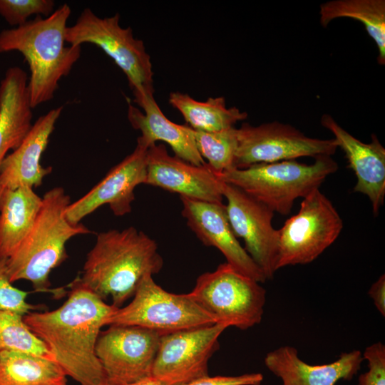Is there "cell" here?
Segmentation results:
<instances>
[{"label":"cell","mask_w":385,"mask_h":385,"mask_svg":"<svg viewBox=\"0 0 385 385\" xmlns=\"http://www.w3.org/2000/svg\"><path fill=\"white\" fill-rule=\"evenodd\" d=\"M116 309L90 290L78 276L70 284L68 298L61 307L31 312L24 320L66 376L80 385H109L95 347L101 328Z\"/></svg>","instance_id":"cell-1"},{"label":"cell","mask_w":385,"mask_h":385,"mask_svg":"<svg viewBox=\"0 0 385 385\" xmlns=\"http://www.w3.org/2000/svg\"><path fill=\"white\" fill-rule=\"evenodd\" d=\"M163 259L155 241L130 226L97 235L83 265L81 282L105 301L120 308L133 297L143 277L158 273Z\"/></svg>","instance_id":"cell-2"},{"label":"cell","mask_w":385,"mask_h":385,"mask_svg":"<svg viewBox=\"0 0 385 385\" xmlns=\"http://www.w3.org/2000/svg\"><path fill=\"white\" fill-rule=\"evenodd\" d=\"M71 8L62 4L48 16L0 32V53L20 52L29 64L28 82L33 108L51 101L60 80L68 75L81 56V46H66Z\"/></svg>","instance_id":"cell-3"},{"label":"cell","mask_w":385,"mask_h":385,"mask_svg":"<svg viewBox=\"0 0 385 385\" xmlns=\"http://www.w3.org/2000/svg\"><path fill=\"white\" fill-rule=\"evenodd\" d=\"M70 197L61 187L48 190L36 222L21 245L6 260L11 282L29 281L37 292H51L61 297L63 288H50L51 271L64 262L66 245L74 236L91 231L81 223L73 224L66 217Z\"/></svg>","instance_id":"cell-4"},{"label":"cell","mask_w":385,"mask_h":385,"mask_svg":"<svg viewBox=\"0 0 385 385\" xmlns=\"http://www.w3.org/2000/svg\"><path fill=\"white\" fill-rule=\"evenodd\" d=\"M308 165L295 160L233 168L218 175L219 179L242 190L273 212L288 215L294 200L319 188L327 176L338 170L332 156H319Z\"/></svg>","instance_id":"cell-5"},{"label":"cell","mask_w":385,"mask_h":385,"mask_svg":"<svg viewBox=\"0 0 385 385\" xmlns=\"http://www.w3.org/2000/svg\"><path fill=\"white\" fill-rule=\"evenodd\" d=\"M66 43H88L101 48L125 74L134 98L154 93L150 56L143 41L135 38L130 27L120 24V15L101 18L86 8L76 23L67 26Z\"/></svg>","instance_id":"cell-6"},{"label":"cell","mask_w":385,"mask_h":385,"mask_svg":"<svg viewBox=\"0 0 385 385\" xmlns=\"http://www.w3.org/2000/svg\"><path fill=\"white\" fill-rule=\"evenodd\" d=\"M188 294L215 323L227 327L246 330L262 319L265 289L227 262L200 274Z\"/></svg>","instance_id":"cell-7"},{"label":"cell","mask_w":385,"mask_h":385,"mask_svg":"<svg viewBox=\"0 0 385 385\" xmlns=\"http://www.w3.org/2000/svg\"><path fill=\"white\" fill-rule=\"evenodd\" d=\"M342 228L343 221L332 202L319 188L314 190L279 230L276 270L313 262L333 244Z\"/></svg>","instance_id":"cell-8"},{"label":"cell","mask_w":385,"mask_h":385,"mask_svg":"<svg viewBox=\"0 0 385 385\" xmlns=\"http://www.w3.org/2000/svg\"><path fill=\"white\" fill-rule=\"evenodd\" d=\"M215 323L188 294L168 292L159 286L152 274L143 277L132 301L117 308L107 325H134L160 333L198 328Z\"/></svg>","instance_id":"cell-9"},{"label":"cell","mask_w":385,"mask_h":385,"mask_svg":"<svg viewBox=\"0 0 385 385\" xmlns=\"http://www.w3.org/2000/svg\"><path fill=\"white\" fill-rule=\"evenodd\" d=\"M237 135L234 168L238 169L301 157L332 156L338 148L334 138H310L294 126L278 121L257 126L244 123L237 129Z\"/></svg>","instance_id":"cell-10"},{"label":"cell","mask_w":385,"mask_h":385,"mask_svg":"<svg viewBox=\"0 0 385 385\" xmlns=\"http://www.w3.org/2000/svg\"><path fill=\"white\" fill-rule=\"evenodd\" d=\"M227 328L213 324L161 335L151 376L162 385H185L208 376V361Z\"/></svg>","instance_id":"cell-11"},{"label":"cell","mask_w":385,"mask_h":385,"mask_svg":"<svg viewBox=\"0 0 385 385\" xmlns=\"http://www.w3.org/2000/svg\"><path fill=\"white\" fill-rule=\"evenodd\" d=\"M101 331L95 352L109 385L151 376L161 334L134 325L111 324Z\"/></svg>","instance_id":"cell-12"},{"label":"cell","mask_w":385,"mask_h":385,"mask_svg":"<svg viewBox=\"0 0 385 385\" xmlns=\"http://www.w3.org/2000/svg\"><path fill=\"white\" fill-rule=\"evenodd\" d=\"M222 195L235 235L243 240L245 251L267 280L272 279L277 271L279 246V230L272 224L274 212L232 185L223 183Z\"/></svg>","instance_id":"cell-13"},{"label":"cell","mask_w":385,"mask_h":385,"mask_svg":"<svg viewBox=\"0 0 385 385\" xmlns=\"http://www.w3.org/2000/svg\"><path fill=\"white\" fill-rule=\"evenodd\" d=\"M150 148L140 137L133 151L112 168L106 175L86 195L66 210V217L73 224L103 205H108L115 216L131 212L135 200L134 190L144 184L146 177L147 155Z\"/></svg>","instance_id":"cell-14"},{"label":"cell","mask_w":385,"mask_h":385,"mask_svg":"<svg viewBox=\"0 0 385 385\" xmlns=\"http://www.w3.org/2000/svg\"><path fill=\"white\" fill-rule=\"evenodd\" d=\"M144 184L204 202L222 204L224 198L223 183L207 164L195 165L172 156L163 144L148 148Z\"/></svg>","instance_id":"cell-15"},{"label":"cell","mask_w":385,"mask_h":385,"mask_svg":"<svg viewBox=\"0 0 385 385\" xmlns=\"http://www.w3.org/2000/svg\"><path fill=\"white\" fill-rule=\"evenodd\" d=\"M182 215L188 226L206 246L217 248L226 262L242 274L265 282L267 279L245 248L240 244L227 219L223 204L180 197Z\"/></svg>","instance_id":"cell-16"},{"label":"cell","mask_w":385,"mask_h":385,"mask_svg":"<svg viewBox=\"0 0 385 385\" xmlns=\"http://www.w3.org/2000/svg\"><path fill=\"white\" fill-rule=\"evenodd\" d=\"M321 125L334 135L337 147L345 153L356 177L354 191L366 195L377 215L385 196V149L377 136L371 135V142L365 143L341 127L333 117L324 114Z\"/></svg>","instance_id":"cell-17"},{"label":"cell","mask_w":385,"mask_h":385,"mask_svg":"<svg viewBox=\"0 0 385 385\" xmlns=\"http://www.w3.org/2000/svg\"><path fill=\"white\" fill-rule=\"evenodd\" d=\"M364 359L359 350L342 352L329 364L312 365L299 356L292 346H282L268 352L264 363L282 381L280 385H335L350 381L357 374Z\"/></svg>","instance_id":"cell-18"},{"label":"cell","mask_w":385,"mask_h":385,"mask_svg":"<svg viewBox=\"0 0 385 385\" xmlns=\"http://www.w3.org/2000/svg\"><path fill=\"white\" fill-rule=\"evenodd\" d=\"M63 106L49 111L34 123L20 145L8 154L0 167V188L39 187L51 167H43L41 158L49 142Z\"/></svg>","instance_id":"cell-19"},{"label":"cell","mask_w":385,"mask_h":385,"mask_svg":"<svg viewBox=\"0 0 385 385\" xmlns=\"http://www.w3.org/2000/svg\"><path fill=\"white\" fill-rule=\"evenodd\" d=\"M143 110L128 105V119L132 127L141 133L140 138L151 146L157 141L168 144L178 158L195 165H206L196 149L190 127L170 120L162 112L154 96L147 94L134 98Z\"/></svg>","instance_id":"cell-20"},{"label":"cell","mask_w":385,"mask_h":385,"mask_svg":"<svg viewBox=\"0 0 385 385\" xmlns=\"http://www.w3.org/2000/svg\"><path fill=\"white\" fill-rule=\"evenodd\" d=\"M28 82L27 73L19 66L9 68L0 82V167L33 125Z\"/></svg>","instance_id":"cell-21"},{"label":"cell","mask_w":385,"mask_h":385,"mask_svg":"<svg viewBox=\"0 0 385 385\" xmlns=\"http://www.w3.org/2000/svg\"><path fill=\"white\" fill-rule=\"evenodd\" d=\"M42 205L34 188L4 189L0 199V259H8L31 232Z\"/></svg>","instance_id":"cell-22"},{"label":"cell","mask_w":385,"mask_h":385,"mask_svg":"<svg viewBox=\"0 0 385 385\" xmlns=\"http://www.w3.org/2000/svg\"><path fill=\"white\" fill-rule=\"evenodd\" d=\"M339 18L356 19L364 25L377 46L378 63L384 66L385 1L332 0L320 4L319 22L323 27Z\"/></svg>","instance_id":"cell-23"},{"label":"cell","mask_w":385,"mask_h":385,"mask_svg":"<svg viewBox=\"0 0 385 385\" xmlns=\"http://www.w3.org/2000/svg\"><path fill=\"white\" fill-rule=\"evenodd\" d=\"M169 103L183 115L189 126L196 130L216 132L234 127L247 118V114L237 107L227 108L223 97L198 101L187 93L172 92Z\"/></svg>","instance_id":"cell-24"},{"label":"cell","mask_w":385,"mask_h":385,"mask_svg":"<svg viewBox=\"0 0 385 385\" xmlns=\"http://www.w3.org/2000/svg\"><path fill=\"white\" fill-rule=\"evenodd\" d=\"M66 375L51 359L23 352H0V385H66Z\"/></svg>","instance_id":"cell-25"},{"label":"cell","mask_w":385,"mask_h":385,"mask_svg":"<svg viewBox=\"0 0 385 385\" xmlns=\"http://www.w3.org/2000/svg\"><path fill=\"white\" fill-rule=\"evenodd\" d=\"M237 129L232 127L216 132H205L190 128L196 149L217 175L235 168L237 148Z\"/></svg>","instance_id":"cell-26"},{"label":"cell","mask_w":385,"mask_h":385,"mask_svg":"<svg viewBox=\"0 0 385 385\" xmlns=\"http://www.w3.org/2000/svg\"><path fill=\"white\" fill-rule=\"evenodd\" d=\"M4 351L23 352L54 361L46 344L30 329L23 316L0 310V352Z\"/></svg>","instance_id":"cell-27"},{"label":"cell","mask_w":385,"mask_h":385,"mask_svg":"<svg viewBox=\"0 0 385 385\" xmlns=\"http://www.w3.org/2000/svg\"><path fill=\"white\" fill-rule=\"evenodd\" d=\"M54 6L52 0H0V15L9 24L18 27L32 15L50 16Z\"/></svg>","instance_id":"cell-28"},{"label":"cell","mask_w":385,"mask_h":385,"mask_svg":"<svg viewBox=\"0 0 385 385\" xmlns=\"http://www.w3.org/2000/svg\"><path fill=\"white\" fill-rule=\"evenodd\" d=\"M7 259H0V310L21 316L44 309L43 305L29 303V292L15 287L9 279L6 265Z\"/></svg>","instance_id":"cell-29"},{"label":"cell","mask_w":385,"mask_h":385,"mask_svg":"<svg viewBox=\"0 0 385 385\" xmlns=\"http://www.w3.org/2000/svg\"><path fill=\"white\" fill-rule=\"evenodd\" d=\"M368 370L361 374L356 385H385V346L378 342L367 346L362 353Z\"/></svg>","instance_id":"cell-30"},{"label":"cell","mask_w":385,"mask_h":385,"mask_svg":"<svg viewBox=\"0 0 385 385\" xmlns=\"http://www.w3.org/2000/svg\"><path fill=\"white\" fill-rule=\"evenodd\" d=\"M263 379V375L260 373L237 376H206L185 385H260Z\"/></svg>","instance_id":"cell-31"},{"label":"cell","mask_w":385,"mask_h":385,"mask_svg":"<svg viewBox=\"0 0 385 385\" xmlns=\"http://www.w3.org/2000/svg\"><path fill=\"white\" fill-rule=\"evenodd\" d=\"M379 312L385 316V275H381L374 282L368 292Z\"/></svg>","instance_id":"cell-32"},{"label":"cell","mask_w":385,"mask_h":385,"mask_svg":"<svg viewBox=\"0 0 385 385\" xmlns=\"http://www.w3.org/2000/svg\"><path fill=\"white\" fill-rule=\"evenodd\" d=\"M124 385H162V384L151 376L149 377L142 379L137 381L124 384Z\"/></svg>","instance_id":"cell-33"},{"label":"cell","mask_w":385,"mask_h":385,"mask_svg":"<svg viewBox=\"0 0 385 385\" xmlns=\"http://www.w3.org/2000/svg\"><path fill=\"white\" fill-rule=\"evenodd\" d=\"M2 191H3V190H2L1 189V188H0V199H1V195Z\"/></svg>","instance_id":"cell-34"}]
</instances>
